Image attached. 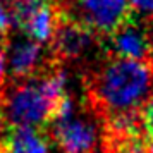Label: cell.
<instances>
[{"label":"cell","instance_id":"cell-5","mask_svg":"<svg viewBox=\"0 0 153 153\" xmlns=\"http://www.w3.org/2000/svg\"><path fill=\"white\" fill-rule=\"evenodd\" d=\"M129 0H76V12L91 31L114 33L129 17Z\"/></svg>","mask_w":153,"mask_h":153},{"label":"cell","instance_id":"cell-16","mask_svg":"<svg viewBox=\"0 0 153 153\" xmlns=\"http://www.w3.org/2000/svg\"><path fill=\"white\" fill-rule=\"evenodd\" d=\"M4 4H19V2H22V0H2Z\"/></svg>","mask_w":153,"mask_h":153},{"label":"cell","instance_id":"cell-11","mask_svg":"<svg viewBox=\"0 0 153 153\" xmlns=\"http://www.w3.org/2000/svg\"><path fill=\"white\" fill-rule=\"evenodd\" d=\"M119 143H120V153H153V146L145 138H139L136 134L120 139Z\"/></svg>","mask_w":153,"mask_h":153},{"label":"cell","instance_id":"cell-2","mask_svg":"<svg viewBox=\"0 0 153 153\" xmlns=\"http://www.w3.org/2000/svg\"><path fill=\"white\" fill-rule=\"evenodd\" d=\"M69 76L53 71L40 79L12 86L2 100V117L10 127H42L52 120L57 103L65 97Z\"/></svg>","mask_w":153,"mask_h":153},{"label":"cell","instance_id":"cell-4","mask_svg":"<svg viewBox=\"0 0 153 153\" xmlns=\"http://www.w3.org/2000/svg\"><path fill=\"white\" fill-rule=\"evenodd\" d=\"M53 139L60 153H95L100 145V127L84 114L53 120Z\"/></svg>","mask_w":153,"mask_h":153},{"label":"cell","instance_id":"cell-3","mask_svg":"<svg viewBox=\"0 0 153 153\" xmlns=\"http://www.w3.org/2000/svg\"><path fill=\"white\" fill-rule=\"evenodd\" d=\"M14 24L38 43L53 40L59 29V14L50 0H22L12 12Z\"/></svg>","mask_w":153,"mask_h":153},{"label":"cell","instance_id":"cell-8","mask_svg":"<svg viewBox=\"0 0 153 153\" xmlns=\"http://www.w3.org/2000/svg\"><path fill=\"white\" fill-rule=\"evenodd\" d=\"M53 45L59 55L65 59H79L86 55L95 45L93 33L84 24L65 22L60 24L53 36Z\"/></svg>","mask_w":153,"mask_h":153},{"label":"cell","instance_id":"cell-9","mask_svg":"<svg viewBox=\"0 0 153 153\" xmlns=\"http://www.w3.org/2000/svg\"><path fill=\"white\" fill-rule=\"evenodd\" d=\"M2 153H50V143L40 129L12 127L2 141Z\"/></svg>","mask_w":153,"mask_h":153},{"label":"cell","instance_id":"cell-6","mask_svg":"<svg viewBox=\"0 0 153 153\" xmlns=\"http://www.w3.org/2000/svg\"><path fill=\"white\" fill-rule=\"evenodd\" d=\"M110 47L117 59L145 60L152 53L153 43L146 28L138 22H126L112 33Z\"/></svg>","mask_w":153,"mask_h":153},{"label":"cell","instance_id":"cell-12","mask_svg":"<svg viewBox=\"0 0 153 153\" xmlns=\"http://www.w3.org/2000/svg\"><path fill=\"white\" fill-rule=\"evenodd\" d=\"M139 124L143 127L145 139L153 146V95L148 98V102L143 105L141 117H139Z\"/></svg>","mask_w":153,"mask_h":153},{"label":"cell","instance_id":"cell-13","mask_svg":"<svg viewBox=\"0 0 153 153\" xmlns=\"http://www.w3.org/2000/svg\"><path fill=\"white\" fill-rule=\"evenodd\" d=\"M129 5L139 16L153 17V0H129Z\"/></svg>","mask_w":153,"mask_h":153},{"label":"cell","instance_id":"cell-14","mask_svg":"<svg viewBox=\"0 0 153 153\" xmlns=\"http://www.w3.org/2000/svg\"><path fill=\"white\" fill-rule=\"evenodd\" d=\"M14 24V17H12V12L7 9V5L0 0V36L4 35L10 26Z\"/></svg>","mask_w":153,"mask_h":153},{"label":"cell","instance_id":"cell-15","mask_svg":"<svg viewBox=\"0 0 153 153\" xmlns=\"http://www.w3.org/2000/svg\"><path fill=\"white\" fill-rule=\"evenodd\" d=\"M9 74V65H7V59H5V53L0 52V83L5 79V76Z\"/></svg>","mask_w":153,"mask_h":153},{"label":"cell","instance_id":"cell-10","mask_svg":"<svg viewBox=\"0 0 153 153\" xmlns=\"http://www.w3.org/2000/svg\"><path fill=\"white\" fill-rule=\"evenodd\" d=\"M138 124H139V119L136 117V112H132V114H117V115H112L110 119V131L120 141V139L136 134Z\"/></svg>","mask_w":153,"mask_h":153},{"label":"cell","instance_id":"cell-7","mask_svg":"<svg viewBox=\"0 0 153 153\" xmlns=\"http://www.w3.org/2000/svg\"><path fill=\"white\" fill-rule=\"evenodd\" d=\"M4 53L7 59L9 72L16 77H28L35 74L45 62V50L42 43L28 36L16 38Z\"/></svg>","mask_w":153,"mask_h":153},{"label":"cell","instance_id":"cell-1","mask_svg":"<svg viewBox=\"0 0 153 153\" xmlns=\"http://www.w3.org/2000/svg\"><path fill=\"white\" fill-rule=\"evenodd\" d=\"M153 93V69L146 60L114 59L95 79V97L110 115L132 114Z\"/></svg>","mask_w":153,"mask_h":153}]
</instances>
